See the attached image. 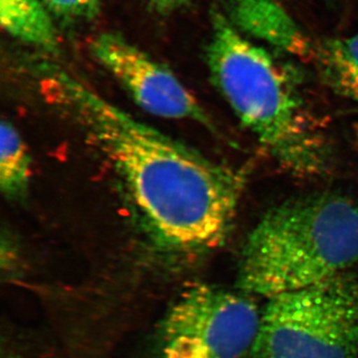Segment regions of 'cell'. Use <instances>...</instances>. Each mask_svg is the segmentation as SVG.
<instances>
[{
  "label": "cell",
  "mask_w": 358,
  "mask_h": 358,
  "mask_svg": "<svg viewBox=\"0 0 358 358\" xmlns=\"http://www.w3.org/2000/svg\"><path fill=\"white\" fill-rule=\"evenodd\" d=\"M42 86L102 150L162 251L192 257L229 235L246 176L138 121L70 73L45 65Z\"/></svg>",
  "instance_id": "1"
},
{
  "label": "cell",
  "mask_w": 358,
  "mask_h": 358,
  "mask_svg": "<svg viewBox=\"0 0 358 358\" xmlns=\"http://www.w3.org/2000/svg\"><path fill=\"white\" fill-rule=\"evenodd\" d=\"M211 24L207 66L239 121L289 173L301 178L326 174L329 143L287 71L225 14L214 11Z\"/></svg>",
  "instance_id": "2"
},
{
  "label": "cell",
  "mask_w": 358,
  "mask_h": 358,
  "mask_svg": "<svg viewBox=\"0 0 358 358\" xmlns=\"http://www.w3.org/2000/svg\"><path fill=\"white\" fill-rule=\"evenodd\" d=\"M358 264V201L315 192L273 207L242 248L237 289L270 299L307 288Z\"/></svg>",
  "instance_id": "3"
},
{
  "label": "cell",
  "mask_w": 358,
  "mask_h": 358,
  "mask_svg": "<svg viewBox=\"0 0 358 358\" xmlns=\"http://www.w3.org/2000/svg\"><path fill=\"white\" fill-rule=\"evenodd\" d=\"M252 358H358V272L268 299Z\"/></svg>",
  "instance_id": "4"
},
{
  "label": "cell",
  "mask_w": 358,
  "mask_h": 358,
  "mask_svg": "<svg viewBox=\"0 0 358 358\" xmlns=\"http://www.w3.org/2000/svg\"><path fill=\"white\" fill-rule=\"evenodd\" d=\"M261 312L243 292L193 282L155 327L152 358H243L251 353Z\"/></svg>",
  "instance_id": "5"
},
{
  "label": "cell",
  "mask_w": 358,
  "mask_h": 358,
  "mask_svg": "<svg viewBox=\"0 0 358 358\" xmlns=\"http://www.w3.org/2000/svg\"><path fill=\"white\" fill-rule=\"evenodd\" d=\"M91 51L145 112L164 119L189 120L211 131L216 129L199 101L173 71L121 35H99L92 41Z\"/></svg>",
  "instance_id": "6"
},
{
  "label": "cell",
  "mask_w": 358,
  "mask_h": 358,
  "mask_svg": "<svg viewBox=\"0 0 358 358\" xmlns=\"http://www.w3.org/2000/svg\"><path fill=\"white\" fill-rule=\"evenodd\" d=\"M226 17L242 34L262 40L285 53L308 57L310 40L274 0H226Z\"/></svg>",
  "instance_id": "7"
},
{
  "label": "cell",
  "mask_w": 358,
  "mask_h": 358,
  "mask_svg": "<svg viewBox=\"0 0 358 358\" xmlns=\"http://www.w3.org/2000/svg\"><path fill=\"white\" fill-rule=\"evenodd\" d=\"M0 23L14 38L45 51L57 50V31L38 0H0Z\"/></svg>",
  "instance_id": "8"
},
{
  "label": "cell",
  "mask_w": 358,
  "mask_h": 358,
  "mask_svg": "<svg viewBox=\"0 0 358 358\" xmlns=\"http://www.w3.org/2000/svg\"><path fill=\"white\" fill-rule=\"evenodd\" d=\"M313 56L327 84L358 103V33L326 40L313 50Z\"/></svg>",
  "instance_id": "9"
},
{
  "label": "cell",
  "mask_w": 358,
  "mask_h": 358,
  "mask_svg": "<svg viewBox=\"0 0 358 358\" xmlns=\"http://www.w3.org/2000/svg\"><path fill=\"white\" fill-rule=\"evenodd\" d=\"M31 180V157L10 122L0 126V189L6 199H24Z\"/></svg>",
  "instance_id": "10"
},
{
  "label": "cell",
  "mask_w": 358,
  "mask_h": 358,
  "mask_svg": "<svg viewBox=\"0 0 358 358\" xmlns=\"http://www.w3.org/2000/svg\"><path fill=\"white\" fill-rule=\"evenodd\" d=\"M49 10L65 21H90L100 10L101 0H44Z\"/></svg>",
  "instance_id": "11"
},
{
  "label": "cell",
  "mask_w": 358,
  "mask_h": 358,
  "mask_svg": "<svg viewBox=\"0 0 358 358\" xmlns=\"http://www.w3.org/2000/svg\"><path fill=\"white\" fill-rule=\"evenodd\" d=\"M145 1L155 10L167 13L185 6L190 2V0H145Z\"/></svg>",
  "instance_id": "12"
}]
</instances>
